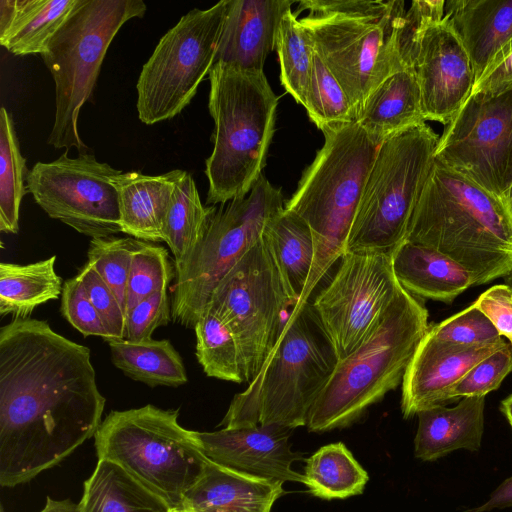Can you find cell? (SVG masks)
<instances>
[{"instance_id":"83f0119b","label":"cell","mask_w":512,"mask_h":512,"mask_svg":"<svg viewBox=\"0 0 512 512\" xmlns=\"http://www.w3.org/2000/svg\"><path fill=\"white\" fill-rule=\"evenodd\" d=\"M172 507L119 465L98 459L84 482L78 512H170Z\"/></svg>"},{"instance_id":"ac0fdd59","label":"cell","mask_w":512,"mask_h":512,"mask_svg":"<svg viewBox=\"0 0 512 512\" xmlns=\"http://www.w3.org/2000/svg\"><path fill=\"white\" fill-rule=\"evenodd\" d=\"M293 429L280 425H257L198 432L205 456L221 466L254 476L304 484L303 474L292 469L301 456L292 451Z\"/></svg>"},{"instance_id":"5b68a950","label":"cell","mask_w":512,"mask_h":512,"mask_svg":"<svg viewBox=\"0 0 512 512\" xmlns=\"http://www.w3.org/2000/svg\"><path fill=\"white\" fill-rule=\"evenodd\" d=\"M213 150L205 161L207 205L245 197L262 175L278 98L263 70L217 61L209 73Z\"/></svg>"},{"instance_id":"603a6c76","label":"cell","mask_w":512,"mask_h":512,"mask_svg":"<svg viewBox=\"0 0 512 512\" xmlns=\"http://www.w3.org/2000/svg\"><path fill=\"white\" fill-rule=\"evenodd\" d=\"M485 396L464 397L451 408L438 405L420 411L414 440L415 457L434 461L452 451H477L484 430Z\"/></svg>"},{"instance_id":"9c48e42d","label":"cell","mask_w":512,"mask_h":512,"mask_svg":"<svg viewBox=\"0 0 512 512\" xmlns=\"http://www.w3.org/2000/svg\"><path fill=\"white\" fill-rule=\"evenodd\" d=\"M141 0H80L41 55L55 84V116L48 144L87 149L78 130L82 106L92 95L106 52L120 28L143 17Z\"/></svg>"},{"instance_id":"30bf717a","label":"cell","mask_w":512,"mask_h":512,"mask_svg":"<svg viewBox=\"0 0 512 512\" xmlns=\"http://www.w3.org/2000/svg\"><path fill=\"white\" fill-rule=\"evenodd\" d=\"M439 138L423 122L380 144L348 236L346 252L392 254L405 240L434 163Z\"/></svg>"},{"instance_id":"8fae6325","label":"cell","mask_w":512,"mask_h":512,"mask_svg":"<svg viewBox=\"0 0 512 512\" xmlns=\"http://www.w3.org/2000/svg\"><path fill=\"white\" fill-rule=\"evenodd\" d=\"M284 208L281 189L263 175L245 197L216 208L200 242L175 262L171 299L174 322L194 328L214 288Z\"/></svg>"},{"instance_id":"4fadbf2b","label":"cell","mask_w":512,"mask_h":512,"mask_svg":"<svg viewBox=\"0 0 512 512\" xmlns=\"http://www.w3.org/2000/svg\"><path fill=\"white\" fill-rule=\"evenodd\" d=\"M230 1L192 9L159 40L136 84L141 122L171 119L191 102L216 62Z\"/></svg>"},{"instance_id":"7c38bea8","label":"cell","mask_w":512,"mask_h":512,"mask_svg":"<svg viewBox=\"0 0 512 512\" xmlns=\"http://www.w3.org/2000/svg\"><path fill=\"white\" fill-rule=\"evenodd\" d=\"M296 304L263 235L214 288L205 310L234 335L245 383L259 373Z\"/></svg>"},{"instance_id":"277c9868","label":"cell","mask_w":512,"mask_h":512,"mask_svg":"<svg viewBox=\"0 0 512 512\" xmlns=\"http://www.w3.org/2000/svg\"><path fill=\"white\" fill-rule=\"evenodd\" d=\"M300 23L314 50L346 92L358 118L369 96L392 74L407 69L400 53L405 2L304 0ZM357 122V120H356Z\"/></svg>"},{"instance_id":"8d00e7d4","label":"cell","mask_w":512,"mask_h":512,"mask_svg":"<svg viewBox=\"0 0 512 512\" xmlns=\"http://www.w3.org/2000/svg\"><path fill=\"white\" fill-rule=\"evenodd\" d=\"M304 107L311 121L321 131L357 120L346 92L316 51Z\"/></svg>"},{"instance_id":"d6a6232c","label":"cell","mask_w":512,"mask_h":512,"mask_svg":"<svg viewBox=\"0 0 512 512\" xmlns=\"http://www.w3.org/2000/svg\"><path fill=\"white\" fill-rule=\"evenodd\" d=\"M216 210L205 206L192 175L183 171L176 183L163 223V242L174 256V262L181 261L203 238L208 223Z\"/></svg>"},{"instance_id":"e575fe53","label":"cell","mask_w":512,"mask_h":512,"mask_svg":"<svg viewBox=\"0 0 512 512\" xmlns=\"http://www.w3.org/2000/svg\"><path fill=\"white\" fill-rule=\"evenodd\" d=\"M275 49L280 63L282 86L297 103L305 106L315 50L310 37L291 9L279 23Z\"/></svg>"},{"instance_id":"3957f363","label":"cell","mask_w":512,"mask_h":512,"mask_svg":"<svg viewBox=\"0 0 512 512\" xmlns=\"http://www.w3.org/2000/svg\"><path fill=\"white\" fill-rule=\"evenodd\" d=\"M322 132L324 145L285 203V209L308 224L314 240L312 269L295 307L309 301L319 282L346 253L348 236L380 146L357 122Z\"/></svg>"},{"instance_id":"2e32d148","label":"cell","mask_w":512,"mask_h":512,"mask_svg":"<svg viewBox=\"0 0 512 512\" xmlns=\"http://www.w3.org/2000/svg\"><path fill=\"white\" fill-rule=\"evenodd\" d=\"M511 152L512 88L470 95L444 126L435 160L505 199Z\"/></svg>"},{"instance_id":"bcb514c9","label":"cell","mask_w":512,"mask_h":512,"mask_svg":"<svg viewBox=\"0 0 512 512\" xmlns=\"http://www.w3.org/2000/svg\"><path fill=\"white\" fill-rule=\"evenodd\" d=\"M512 88V37L500 48L476 80L472 94H493Z\"/></svg>"},{"instance_id":"4316f807","label":"cell","mask_w":512,"mask_h":512,"mask_svg":"<svg viewBox=\"0 0 512 512\" xmlns=\"http://www.w3.org/2000/svg\"><path fill=\"white\" fill-rule=\"evenodd\" d=\"M426 122L420 88L412 69L385 79L366 98L357 123L375 143L409 127Z\"/></svg>"},{"instance_id":"f35d334b","label":"cell","mask_w":512,"mask_h":512,"mask_svg":"<svg viewBox=\"0 0 512 512\" xmlns=\"http://www.w3.org/2000/svg\"><path fill=\"white\" fill-rule=\"evenodd\" d=\"M137 240L115 236L94 238L90 240L87 252V263L113 291L125 317L127 282Z\"/></svg>"},{"instance_id":"8992f818","label":"cell","mask_w":512,"mask_h":512,"mask_svg":"<svg viewBox=\"0 0 512 512\" xmlns=\"http://www.w3.org/2000/svg\"><path fill=\"white\" fill-rule=\"evenodd\" d=\"M337 362L311 303L292 308L259 373L234 396L220 425L228 429L306 426Z\"/></svg>"},{"instance_id":"ee69618b","label":"cell","mask_w":512,"mask_h":512,"mask_svg":"<svg viewBox=\"0 0 512 512\" xmlns=\"http://www.w3.org/2000/svg\"><path fill=\"white\" fill-rule=\"evenodd\" d=\"M171 318V305H169L167 291L154 293L127 313L124 339L130 341L150 339L155 329L168 325Z\"/></svg>"},{"instance_id":"5bb4252c","label":"cell","mask_w":512,"mask_h":512,"mask_svg":"<svg viewBox=\"0 0 512 512\" xmlns=\"http://www.w3.org/2000/svg\"><path fill=\"white\" fill-rule=\"evenodd\" d=\"M311 303L338 360L351 354L402 289L392 254L346 252Z\"/></svg>"},{"instance_id":"9a60e30c","label":"cell","mask_w":512,"mask_h":512,"mask_svg":"<svg viewBox=\"0 0 512 512\" xmlns=\"http://www.w3.org/2000/svg\"><path fill=\"white\" fill-rule=\"evenodd\" d=\"M122 173L93 154L67 151L37 162L26 175L27 190L49 217L94 238L121 232L118 194L111 178Z\"/></svg>"},{"instance_id":"816d5d0a","label":"cell","mask_w":512,"mask_h":512,"mask_svg":"<svg viewBox=\"0 0 512 512\" xmlns=\"http://www.w3.org/2000/svg\"><path fill=\"white\" fill-rule=\"evenodd\" d=\"M504 278L505 283L512 286V270Z\"/></svg>"},{"instance_id":"1f68e13d","label":"cell","mask_w":512,"mask_h":512,"mask_svg":"<svg viewBox=\"0 0 512 512\" xmlns=\"http://www.w3.org/2000/svg\"><path fill=\"white\" fill-rule=\"evenodd\" d=\"M304 484L313 496L324 499H346L363 492L369 476L342 443L320 447L307 460Z\"/></svg>"},{"instance_id":"7402d4cb","label":"cell","mask_w":512,"mask_h":512,"mask_svg":"<svg viewBox=\"0 0 512 512\" xmlns=\"http://www.w3.org/2000/svg\"><path fill=\"white\" fill-rule=\"evenodd\" d=\"M182 174L176 169L153 176L137 171L113 176L121 232L146 242H162L164 218Z\"/></svg>"},{"instance_id":"b9f144b4","label":"cell","mask_w":512,"mask_h":512,"mask_svg":"<svg viewBox=\"0 0 512 512\" xmlns=\"http://www.w3.org/2000/svg\"><path fill=\"white\" fill-rule=\"evenodd\" d=\"M61 295L63 317L83 336H100L106 342L113 340L105 322L89 300L78 275L64 282Z\"/></svg>"},{"instance_id":"7dc6e473","label":"cell","mask_w":512,"mask_h":512,"mask_svg":"<svg viewBox=\"0 0 512 512\" xmlns=\"http://www.w3.org/2000/svg\"><path fill=\"white\" fill-rule=\"evenodd\" d=\"M512 507V476L505 479L481 506L471 508L466 512H490L494 509Z\"/></svg>"},{"instance_id":"cb8c5ba5","label":"cell","mask_w":512,"mask_h":512,"mask_svg":"<svg viewBox=\"0 0 512 512\" xmlns=\"http://www.w3.org/2000/svg\"><path fill=\"white\" fill-rule=\"evenodd\" d=\"M444 18L465 48L476 82L512 37V0L445 1Z\"/></svg>"},{"instance_id":"4dcf8cb0","label":"cell","mask_w":512,"mask_h":512,"mask_svg":"<svg viewBox=\"0 0 512 512\" xmlns=\"http://www.w3.org/2000/svg\"><path fill=\"white\" fill-rule=\"evenodd\" d=\"M56 256L20 265L0 264V314L27 319L34 309L62 294V281L55 271Z\"/></svg>"},{"instance_id":"6da1fadb","label":"cell","mask_w":512,"mask_h":512,"mask_svg":"<svg viewBox=\"0 0 512 512\" xmlns=\"http://www.w3.org/2000/svg\"><path fill=\"white\" fill-rule=\"evenodd\" d=\"M90 349L48 322L0 329V485L13 488L59 464L102 423Z\"/></svg>"},{"instance_id":"ffe728a7","label":"cell","mask_w":512,"mask_h":512,"mask_svg":"<svg viewBox=\"0 0 512 512\" xmlns=\"http://www.w3.org/2000/svg\"><path fill=\"white\" fill-rule=\"evenodd\" d=\"M291 0H231L220 38L217 61L245 70H263L276 48V37Z\"/></svg>"},{"instance_id":"74e56055","label":"cell","mask_w":512,"mask_h":512,"mask_svg":"<svg viewBox=\"0 0 512 512\" xmlns=\"http://www.w3.org/2000/svg\"><path fill=\"white\" fill-rule=\"evenodd\" d=\"M174 278L175 266L169 260L168 251L163 246L137 240L127 282L126 315L145 298L167 291Z\"/></svg>"},{"instance_id":"d4e9b609","label":"cell","mask_w":512,"mask_h":512,"mask_svg":"<svg viewBox=\"0 0 512 512\" xmlns=\"http://www.w3.org/2000/svg\"><path fill=\"white\" fill-rule=\"evenodd\" d=\"M395 276L416 297L451 302L470 286L472 274L448 256L424 245L403 241L392 253Z\"/></svg>"},{"instance_id":"7bdbcfd3","label":"cell","mask_w":512,"mask_h":512,"mask_svg":"<svg viewBox=\"0 0 512 512\" xmlns=\"http://www.w3.org/2000/svg\"><path fill=\"white\" fill-rule=\"evenodd\" d=\"M86 294L102 317L113 339H124L126 317L121 305L110 287L100 275L86 263L77 274Z\"/></svg>"},{"instance_id":"d590c367","label":"cell","mask_w":512,"mask_h":512,"mask_svg":"<svg viewBox=\"0 0 512 512\" xmlns=\"http://www.w3.org/2000/svg\"><path fill=\"white\" fill-rule=\"evenodd\" d=\"M26 160L22 156L11 115L0 110V230H19V210L27 192L24 185Z\"/></svg>"},{"instance_id":"f6af8a7d","label":"cell","mask_w":512,"mask_h":512,"mask_svg":"<svg viewBox=\"0 0 512 512\" xmlns=\"http://www.w3.org/2000/svg\"><path fill=\"white\" fill-rule=\"evenodd\" d=\"M474 305L512 346V286L494 285L482 293Z\"/></svg>"},{"instance_id":"52a82bcc","label":"cell","mask_w":512,"mask_h":512,"mask_svg":"<svg viewBox=\"0 0 512 512\" xmlns=\"http://www.w3.org/2000/svg\"><path fill=\"white\" fill-rule=\"evenodd\" d=\"M428 328L424 304L402 287L363 342L338 360L312 406L308 430L350 426L395 389Z\"/></svg>"},{"instance_id":"60d3db41","label":"cell","mask_w":512,"mask_h":512,"mask_svg":"<svg viewBox=\"0 0 512 512\" xmlns=\"http://www.w3.org/2000/svg\"><path fill=\"white\" fill-rule=\"evenodd\" d=\"M512 371V346L507 343L476 364L452 389L450 401L485 396L499 388Z\"/></svg>"},{"instance_id":"e0dca14e","label":"cell","mask_w":512,"mask_h":512,"mask_svg":"<svg viewBox=\"0 0 512 512\" xmlns=\"http://www.w3.org/2000/svg\"><path fill=\"white\" fill-rule=\"evenodd\" d=\"M400 53L416 76L425 120L446 126L475 84L470 58L458 36L444 17L428 21L406 11Z\"/></svg>"},{"instance_id":"d6986e66","label":"cell","mask_w":512,"mask_h":512,"mask_svg":"<svg viewBox=\"0 0 512 512\" xmlns=\"http://www.w3.org/2000/svg\"><path fill=\"white\" fill-rule=\"evenodd\" d=\"M508 342L464 346L438 341L425 334L402 380L404 418L450 401L455 385L480 361Z\"/></svg>"},{"instance_id":"f546056e","label":"cell","mask_w":512,"mask_h":512,"mask_svg":"<svg viewBox=\"0 0 512 512\" xmlns=\"http://www.w3.org/2000/svg\"><path fill=\"white\" fill-rule=\"evenodd\" d=\"M108 344L113 364L135 381L178 387L188 380L180 354L167 339H113Z\"/></svg>"},{"instance_id":"ba28073f","label":"cell","mask_w":512,"mask_h":512,"mask_svg":"<svg viewBox=\"0 0 512 512\" xmlns=\"http://www.w3.org/2000/svg\"><path fill=\"white\" fill-rule=\"evenodd\" d=\"M178 416L151 404L111 411L94 436L98 459L119 465L172 508H183L209 461L196 431L182 427Z\"/></svg>"},{"instance_id":"c3c4849f","label":"cell","mask_w":512,"mask_h":512,"mask_svg":"<svg viewBox=\"0 0 512 512\" xmlns=\"http://www.w3.org/2000/svg\"><path fill=\"white\" fill-rule=\"evenodd\" d=\"M39 512H78V504L69 499L55 500L47 497L44 507Z\"/></svg>"},{"instance_id":"836d02e7","label":"cell","mask_w":512,"mask_h":512,"mask_svg":"<svg viewBox=\"0 0 512 512\" xmlns=\"http://www.w3.org/2000/svg\"><path fill=\"white\" fill-rule=\"evenodd\" d=\"M196 356L209 377L244 383L239 345L230 329L212 312L205 310L194 326Z\"/></svg>"},{"instance_id":"44dd1931","label":"cell","mask_w":512,"mask_h":512,"mask_svg":"<svg viewBox=\"0 0 512 512\" xmlns=\"http://www.w3.org/2000/svg\"><path fill=\"white\" fill-rule=\"evenodd\" d=\"M284 493L283 482L208 461L186 493L183 508L191 512H271Z\"/></svg>"},{"instance_id":"f5cc1de1","label":"cell","mask_w":512,"mask_h":512,"mask_svg":"<svg viewBox=\"0 0 512 512\" xmlns=\"http://www.w3.org/2000/svg\"><path fill=\"white\" fill-rule=\"evenodd\" d=\"M170 512H191L184 508H172Z\"/></svg>"},{"instance_id":"7a4b0ae2","label":"cell","mask_w":512,"mask_h":512,"mask_svg":"<svg viewBox=\"0 0 512 512\" xmlns=\"http://www.w3.org/2000/svg\"><path fill=\"white\" fill-rule=\"evenodd\" d=\"M404 241L448 256L485 284L512 270V208L434 159Z\"/></svg>"},{"instance_id":"f1b7e54d","label":"cell","mask_w":512,"mask_h":512,"mask_svg":"<svg viewBox=\"0 0 512 512\" xmlns=\"http://www.w3.org/2000/svg\"><path fill=\"white\" fill-rule=\"evenodd\" d=\"M263 237L290 294L298 304L314 260V240L310 227L300 216L284 208L270 220Z\"/></svg>"},{"instance_id":"ab89813d","label":"cell","mask_w":512,"mask_h":512,"mask_svg":"<svg viewBox=\"0 0 512 512\" xmlns=\"http://www.w3.org/2000/svg\"><path fill=\"white\" fill-rule=\"evenodd\" d=\"M426 334L444 343L464 346L502 339L495 326L474 304L434 326H429Z\"/></svg>"},{"instance_id":"681fc988","label":"cell","mask_w":512,"mask_h":512,"mask_svg":"<svg viewBox=\"0 0 512 512\" xmlns=\"http://www.w3.org/2000/svg\"><path fill=\"white\" fill-rule=\"evenodd\" d=\"M504 198L512 208V152L509 159V164L506 174Z\"/></svg>"},{"instance_id":"f907efd6","label":"cell","mask_w":512,"mask_h":512,"mask_svg":"<svg viewBox=\"0 0 512 512\" xmlns=\"http://www.w3.org/2000/svg\"><path fill=\"white\" fill-rule=\"evenodd\" d=\"M500 409L512 428V394L501 402Z\"/></svg>"},{"instance_id":"484cf974","label":"cell","mask_w":512,"mask_h":512,"mask_svg":"<svg viewBox=\"0 0 512 512\" xmlns=\"http://www.w3.org/2000/svg\"><path fill=\"white\" fill-rule=\"evenodd\" d=\"M80 0H1L0 44L15 55H42Z\"/></svg>"},{"instance_id":"db71d44e","label":"cell","mask_w":512,"mask_h":512,"mask_svg":"<svg viewBox=\"0 0 512 512\" xmlns=\"http://www.w3.org/2000/svg\"><path fill=\"white\" fill-rule=\"evenodd\" d=\"M0 512H5L3 505L0 506Z\"/></svg>"}]
</instances>
